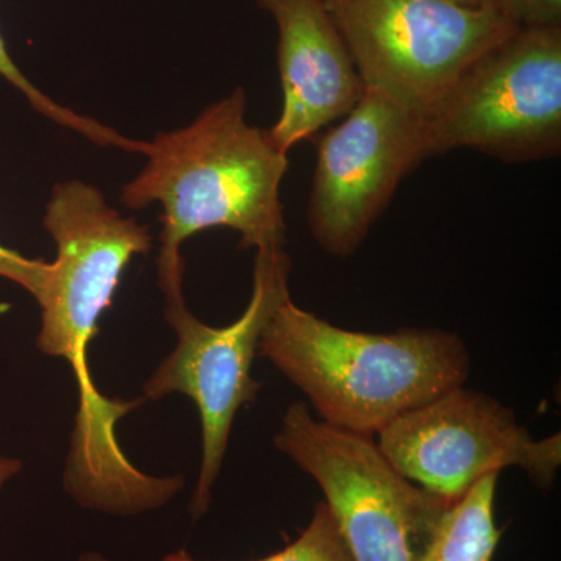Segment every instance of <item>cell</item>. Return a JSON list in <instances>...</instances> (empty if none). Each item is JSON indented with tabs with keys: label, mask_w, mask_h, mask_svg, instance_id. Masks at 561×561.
<instances>
[{
	"label": "cell",
	"mask_w": 561,
	"mask_h": 561,
	"mask_svg": "<svg viewBox=\"0 0 561 561\" xmlns=\"http://www.w3.org/2000/svg\"><path fill=\"white\" fill-rule=\"evenodd\" d=\"M44 227L57 243V260L49 262L33 295L41 309L36 346L47 356L66 360L79 390L65 476L80 489H111L135 472L122 451L116 426L142 404V398L103 397L92 379L88 350L125 267L136 254L149 253V230L131 217H122L101 191L81 181L55 184Z\"/></svg>",
	"instance_id": "obj_1"
},
{
	"label": "cell",
	"mask_w": 561,
	"mask_h": 561,
	"mask_svg": "<svg viewBox=\"0 0 561 561\" xmlns=\"http://www.w3.org/2000/svg\"><path fill=\"white\" fill-rule=\"evenodd\" d=\"M144 171L122 190L127 208L161 203L158 280L162 294L183 290L184 241L230 228L242 250L286 247L280 183L289 161L267 131L247 122V98L238 87L187 127L146 142Z\"/></svg>",
	"instance_id": "obj_2"
},
{
	"label": "cell",
	"mask_w": 561,
	"mask_h": 561,
	"mask_svg": "<svg viewBox=\"0 0 561 561\" xmlns=\"http://www.w3.org/2000/svg\"><path fill=\"white\" fill-rule=\"evenodd\" d=\"M257 354L305 393L320 421L373 438L402 413L463 386L471 371L456 332L343 330L291 298L265 324Z\"/></svg>",
	"instance_id": "obj_3"
},
{
	"label": "cell",
	"mask_w": 561,
	"mask_h": 561,
	"mask_svg": "<svg viewBox=\"0 0 561 561\" xmlns=\"http://www.w3.org/2000/svg\"><path fill=\"white\" fill-rule=\"evenodd\" d=\"M276 449L319 483L353 561H421L451 502L421 489L373 437L337 430L295 402Z\"/></svg>",
	"instance_id": "obj_4"
},
{
	"label": "cell",
	"mask_w": 561,
	"mask_h": 561,
	"mask_svg": "<svg viewBox=\"0 0 561 561\" xmlns=\"http://www.w3.org/2000/svg\"><path fill=\"white\" fill-rule=\"evenodd\" d=\"M431 158L481 151L537 162L561 151V27L518 28L472 61L426 114Z\"/></svg>",
	"instance_id": "obj_5"
},
{
	"label": "cell",
	"mask_w": 561,
	"mask_h": 561,
	"mask_svg": "<svg viewBox=\"0 0 561 561\" xmlns=\"http://www.w3.org/2000/svg\"><path fill=\"white\" fill-rule=\"evenodd\" d=\"M291 261L286 247L256 251L253 291L245 311L227 327L214 328L192 316L183 290L164 295V317L176 334L175 350L144 383L142 400L183 393L195 402L202 424V467L192 497V519L213 500L225 453L242 405L256 401L261 383L251 376L261 334L280 302L290 298Z\"/></svg>",
	"instance_id": "obj_6"
},
{
	"label": "cell",
	"mask_w": 561,
	"mask_h": 561,
	"mask_svg": "<svg viewBox=\"0 0 561 561\" xmlns=\"http://www.w3.org/2000/svg\"><path fill=\"white\" fill-rule=\"evenodd\" d=\"M365 90L426 116L465 69L518 31L459 0H324Z\"/></svg>",
	"instance_id": "obj_7"
},
{
	"label": "cell",
	"mask_w": 561,
	"mask_h": 561,
	"mask_svg": "<svg viewBox=\"0 0 561 561\" xmlns=\"http://www.w3.org/2000/svg\"><path fill=\"white\" fill-rule=\"evenodd\" d=\"M376 443L404 478L451 504L504 468L551 490L561 465L560 434L535 440L513 409L465 383L402 413Z\"/></svg>",
	"instance_id": "obj_8"
},
{
	"label": "cell",
	"mask_w": 561,
	"mask_h": 561,
	"mask_svg": "<svg viewBox=\"0 0 561 561\" xmlns=\"http://www.w3.org/2000/svg\"><path fill=\"white\" fill-rule=\"evenodd\" d=\"M431 158L426 117L365 90L341 124L317 139L309 230L324 253H356L401 181Z\"/></svg>",
	"instance_id": "obj_9"
},
{
	"label": "cell",
	"mask_w": 561,
	"mask_h": 561,
	"mask_svg": "<svg viewBox=\"0 0 561 561\" xmlns=\"http://www.w3.org/2000/svg\"><path fill=\"white\" fill-rule=\"evenodd\" d=\"M278 28V69L283 87L279 119L267 130L276 149L291 147L360 101L364 80L324 0H254Z\"/></svg>",
	"instance_id": "obj_10"
},
{
	"label": "cell",
	"mask_w": 561,
	"mask_h": 561,
	"mask_svg": "<svg viewBox=\"0 0 561 561\" xmlns=\"http://www.w3.org/2000/svg\"><path fill=\"white\" fill-rule=\"evenodd\" d=\"M497 478L485 476L454 502L421 561L493 560L504 531L494 519Z\"/></svg>",
	"instance_id": "obj_11"
},
{
	"label": "cell",
	"mask_w": 561,
	"mask_h": 561,
	"mask_svg": "<svg viewBox=\"0 0 561 561\" xmlns=\"http://www.w3.org/2000/svg\"><path fill=\"white\" fill-rule=\"evenodd\" d=\"M0 76L9 80L14 88H18L25 95V99L31 102L33 108L46 116L47 119L57 122V124L70 128V130L79 131L80 135L91 139L98 146L116 147V149L133 151V153H142L144 146H146L144 140L125 138V136L114 131L113 128L106 127L101 122L80 116V114L73 113L72 110L58 105L57 102L43 94L38 88L33 87L27 77L14 65L13 58L10 57L5 43H3L2 35H0Z\"/></svg>",
	"instance_id": "obj_12"
},
{
	"label": "cell",
	"mask_w": 561,
	"mask_h": 561,
	"mask_svg": "<svg viewBox=\"0 0 561 561\" xmlns=\"http://www.w3.org/2000/svg\"><path fill=\"white\" fill-rule=\"evenodd\" d=\"M162 561H201L184 549L168 553ZM254 561H353L330 508L323 502L316 505L311 523L280 551Z\"/></svg>",
	"instance_id": "obj_13"
},
{
	"label": "cell",
	"mask_w": 561,
	"mask_h": 561,
	"mask_svg": "<svg viewBox=\"0 0 561 561\" xmlns=\"http://www.w3.org/2000/svg\"><path fill=\"white\" fill-rule=\"evenodd\" d=\"M496 9L519 28L561 27V0H497Z\"/></svg>",
	"instance_id": "obj_14"
},
{
	"label": "cell",
	"mask_w": 561,
	"mask_h": 561,
	"mask_svg": "<svg viewBox=\"0 0 561 561\" xmlns=\"http://www.w3.org/2000/svg\"><path fill=\"white\" fill-rule=\"evenodd\" d=\"M49 262L43 260H28L18 251L7 249L0 243V278L16 283L28 294L35 295L43 283L44 273Z\"/></svg>",
	"instance_id": "obj_15"
},
{
	"label": "cell",
	"mask_w": 561,
	"mask_h": 561,
	"mask_svg": "<svg viewBox=\"0 0 561 561\" xmlns=\"http://www.w3.org/2000/svg\"><path fill=\"white\" fill-rule=\"evenodd\" d=\"M22 470V461L20 459H11V457L0 456V491L3 490L5 483L16 478Z\"/></svg>",
	"instance_id": "obj_16"
},
{
	"label": "cell",
	"mask_w": 561,
	"mask_h": 561,
	"mask_svg": "<svg viewBox=\"0 0 561 561\" xmlns=\"http://www.w3.org/2000/svg\"><path fill=\"white\" fill-rule=\"evenodd\" d=\"M459 2L476 7H493V9H496L497 5V0H459Z\"/></svg>",
	"instance_id": "obj_17"
},
{
	"label": "cell",
	"mask_w": 561,
	"mask_h": 561,
	"mask_svg": "<svg viewBox=\"0 0 561 561\" xmlns=\"http://www.w3.org/2000/svg\"><path fill=\"white\" fill-rule=\"evenodd\" d=\"M80 561H110L105 559V557L101 556L98 552H87L83 556H80Z\"/></svg>",
	"instance_id": "obj_18"
}]
</instances>
